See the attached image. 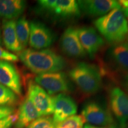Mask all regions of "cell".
<instances>
[{"label":"cell","mask_w":128,"mask_h":128,"mask_svg":"<svg viewBox=\"0 0 128 128\" xmlns=\"http://www.w3.org/2000/svg\"><path fill=\"white\" fill-rule=\"evenodd\" d=\"M52 98L54 101L52 119L55 124L61 122L69 117L76 115L77 106L71 96L60 93L56 94Z\"/></svg>","instance_id":"8fae6325"},{"label":"cell","mask_w":128,"mask_h":128,"mask_svg":"<svg viewBox=\"0 0 128 128\" xmlns=\"http://www.w3.org/2000/svg\"></svg>","instance_id":"f546056e"},{"label":"cell","mask_w":128,"mask_h":128,"mask_svg":"<svg viewBox=\"0 0 128 128\" xmlns=\"http://www.w3.org/2000/svg\"><path fill=\"white\" fill-rule=\"evenodd\" d=\"M60 45L64 54L69 57L80 58L87 55L78 38L77 28L69 27L60 37Z\"/></svg>","instance_id":"30bf717a"},{"label":"cell","mask_w":128,"mask_h":128,"mask_svg":"<svg viewBox=\"0 0 128 128\" xmlns=\"http://www.w3.org/2000/svg\"><path fill=\"white\" fill-rule=\"evenodd\" d=\"M17 114L18 118L15 124L16 128H27L32 122L41 117L28 96L20 104Z\"/></svg>","instance_id":"9a60e30c"},{"label":"cell","mask_w":128,"mask_h":128,"mask_svg":"<svg viewBox=\"0 0 128 128\" xmlns=\"http://www.w3.org/2000/svg\"><path fill=\"white\" fill-rule=\"evenodd\" d=\"M0 60H5L12 63L18 62L19 59L18 56L14 54L13 53L5 50L1 46H0Z\"/></svg>","instance_id":"cb8c5ba5"},{"label":"cell","mask_w":128,"mask_h":128,"mask_svg":"<svg viewBox=\"0 0 128 128\" xmlns=\"http://www.w3.org/2000/svg\"><path fill=\"white\" fill-rule=\"evenodd\" d=\"M26 7V2L23 0H0V17L14 20L23 13Z\"/></svg>","instance_id":"e0dca14e"},{"label":"cell","mask_w":128,"mask_h":128,"mask_svg":"<svg viewBox=\"0 0 128 128\" xmlns=\"http://www.w3.org/2000/svg\"><path fill=\"white\" fill-rule=\"evenodd\" d=\"M0 84L17 96L22 95V84L19 72L12 62L0 60Z\"/></svg>","instance_id":"4fadbf2b"},{"label":"cell","mask_w":128,"mask_h":128,"mask_svg":"<svg viewBox=\"0 0 128 128\" xmlns=\"http://www.w3.org/2000/svg\"><path fill=\"white\" fill-rule=\"evenodd\" d=\"M34 81L50 96L58 93L65 94L72 90L68 76L62 71L38 75L34 78Z\"/></svg>","instance_id":"5b68a950"},{"label":"cell","mask_w":128,"mask_h":128,"mask_svg":"<svg viewBox=\"0 0 128 128\" xmlns=\"http://www.w3.org/2000/svg\"><path fill=\"white\" fill-rule=\"evenodd\" d=\"M18 58L32 72L40 75L60 72L66 66V60L61 55L50 49H24Z\"/></svg>","instance_id":"6da1fadb"},{"label":"cell","mask_w":128,"mask_h":128,"mask_svg":"<svg viewBox=\"0 0 128 128\" xmlns=\"http://www.w3.org/2000/svg\"><path fill=\"white\" fill-rule=\"evenodd\" d=\"M18 114L16 111L10 116L0 120V128H11L17 120Z\"/></svg>","instance_id":"603a6c76"},{"label":"cell","mask_w":128,"mask_h":128,"mask_svg":"<svg viewBox=\"0 0 128 128\" xmlns=\"http://www.w3.org/2000/svg\"><path fill=\"white\" fill-rule=\"evenodd\" d=\"M81 117L84 123L96 126H109L114 124L111 113L100 103L94 101L85 104L81 110Z\"/></svg>","instance_id":"8992f818"},{"label":"cell","mask_w":128,"mask_h":128,"mask_svg":"<svg viewBox=\"0 0 128 128\" xmlns=\"http://www.w3.org/2000/svg\"><path fill=\"white\" fill-rule=\"evenodd\" d=\"M18 97L10 89L0 84V106L14 108L18 102Z\"/></svg>","instance_id":"ffe728a7"},{"label":"cell","mask_w":128,"mask_h":128,"mask_svg":"<svg viewBox=\"0 0 128 128\" xmlns=\"http://www.w3.org/2000/svg\"><path fill=\"white\" fill-rule=\"evenodd\" d=\"M2 29L3 42L8 50L18 54L24 50L17 38L15 20H3Z\"/></svg>","instance_id":"2e32d148"},{"label":"cell","mask_w":128,"mask_h":128,"mask_svg":"<svg viewBox=\"0 0 128 128\" xmlns=\"http://www.w3.org/2000/svg\"><path fill=\"white\" fill-rule=\"evenodd\" d=\"M76 2L80 12L90 17H102L116 8H120L118 1L114 0H80Z\"/></svg>","instance_id":"5bb4252c"},{"label":"cell","mask_w":128,"mask_h":128,"mask_svg":"<svg viewBox=\"0 0 128 128\" xmlns=\"http://www.w3.org/2000/svg\"><path fill=\"white\" fill-rule=\"evenodd\" d=\"M108 128H121L120 127L119 125H117L116 124H111V125H110L109 126H108Z\"/></svg>","instance_id":"4316f807"},{"label":"cell","mask_w":128,"mask_h":128,"mask_svg":"<svg viewBox=\"0 0 128 128\" xmlns=\"http://www.w3.org/2000/svg\"><path fill=\"white\" fill-rule=\"evenodd\" d=\"M83 128H105L100 127V126H96L92 125V124H86Z\"/></svg>","instance_id":"484cf974"},{"label":"cell","mask_w":128,"mask_h":128,"mask_svg":"<svg viewBox=\"0 0 128 128\" xmlns=\"http://www.w3.org/2000/svg\"><path fill=\"white\" fill-rule=\"evenodd\" d=\"M126 85H127V87H128V75L126 77Z\"/></svg>","instance_id":"83f0119b"},{"label":"cell","mask_w":128,"mask_h":128,"mask_svg":"<svg viewBox=\"0 0 128 128\" xmlns=\"http://www.w3.org/2000/svg\"><path fill=\"white\" fill-rule=\"evenodd\" d=\"M38 4L42 12L56 19L66 20L81 15L77 2L74 0H40Z\"/></svg>","instance_id":"277c9868"},{"label":"cell","mask_w":128,"mask_h":128,"mask_svg":"<svg viewBox=\"0 0 128 128\" xmlns=\"http://www.w3.org/2000/svg\"><path fill=\"white\" fill-rule=\"evenodd\" d=\"M126 44H127L128 45V36L127 39H126Z\"/></svg>","instance_id":"f1b7e54d"},{"label":"cell","mask_w":128,"mask_h":128,"mask_svg":"<svg viewBox=\"0 0 128 128\" xmlns=\"http://www.w3.org/2000/svg\"><path fill=\"white\" fill-rule=\"evenodd\" d=\"M14 108L8 106H0V120L8 117L15 113Z\"/></svg>","instance_id":"d4e9b609"},{"label":"cell","mask_w":128,"mask_h":128,"mask_svg":"<svg viewBox=\"0 0 128 128\" xmlns=\"http://www.w3.org/2000/svg\"><path fill=\"white\" fill-rule=\"evenodd\" d=\"M94 24L107 41L113 44L124 42L128 36V21L119 8L94 21Z\"/></svg>","instance_id":"7a4b0ae2"},{"label":"cell","mask_w":128,"mask_h":128,"mask_svg":"<svg viewBox=\"0 0 128 128\" xmlns=\"http://www.w3.org/2000/svg\"><path fill=\"white\" fill-rule=\"evenodd\" d=\"M16 30L21 45L25 49L28 44L30 36V23L25 17H21L16 21Z\"/></svg>","instance_id":"d6986e66"},{"label":"cell","mask_w":128,"mask_h":128,"mask_svg":"<svg viewBox=\"0 0 128 128\" xmlns=\"http://www.w3.org/2000/svg\"><path fill=\"white\" fill-rule=\"evenodd\" d=\"M27 128H55V124L50 117L42 116L32 122Z\"/></svg>","instance_id":"7402d4cb"},{"label":"cell","mask_w":128,"mask_h":128,"mask_svg":"<svg viewBox=\"0 0 128 128\" xmlns=\"http://www.w3.org/2000/svg\"><path fill=\"white\" fill-rule=\"evenodd\" d=\"M80 41L85 51L93 58L104 44L103 38L92 27H81L77 28Z\"/></svg>","instance_id":"7c38bea8"},{"label":"cell","mask_w":128,"mask_h":128,"mask_svg":"<svg viewBox=\"0 0 128 128\" xmlns=\"http://www.w3.org/2000/svg\"><path fill=\"white\" fill-rule=\"evenodd\" d=\"M55 35L50 28L39 21L30 22L28 44L35 50H42L50 46L55 40Z\"/></svg>","instance_id":"52a82bcc"},{"label":"cell","mask_w":128,"mask_h":128,"mask_svg":"<svg viewBox=\"0 0 128 128\" xmlns=\"http://www.w3.org/2000/svg\"><path fill=\"white\" fill-rule=\"evenodd\" d=\"M84 122L80 116L74 115L55 124V128H83Z\"/></svg>","instance_id":"44dd1931"},{"label":"cell","mask_w":128,"mask_h":128,"mask_svg":"<svg viewBox=\"0 0 128 128\" xmlns=\"http://www.w3.org/2000/svg\"><path fill=\"white\" fill-rule=\"evenodd\" d=\"M69 76L81 92L86 95H93L102 86V73L96 65L81 62L74 66Z\"/></svg>","instance_id":"3957f363"},{"label":"cell","mask_w":128,"mask_h":128,"mask_svg":"<svg viewBox=\"0 0 128 128\" xmlns=\"http://www.w3.org/2000/svg\"><path fill=\"white\" fill-rule=\"evenodd\" d=\"M27 96L41 116H49L54 113L53 98L36 83L30 82Z\"/></svg>","instance_id":"9c48e42d"},{"label":"cell","mask_w":128,"mask_h":128,"mask_svg":"<svg viewBox=\"0 0 128 128\" xmlns=\"http://www.w3.org/2000/svg\"><path fill=\"white\" fill-rule=\"evenodd\" d=\"M109 104L112 113L121 128H126L128 120V95L120 88L114 87L109 92Z\"/></svg>","instance_id":"ba28073f"},{"label":"cell","mask_w":128,"mask_h":128,"mask_svg":"<svg viewBox=\"0 0 128 128\" xmlns=\"http://www.w3.org/2000/svg\"><path fill=\"white\" fill-rule=\"evenodd\" d=\"M108 56L117 67L128 72V45L126 42L113 44L108 49Z\"/></svg>","instance_id":"ac0fdd59"}]
</instances>
